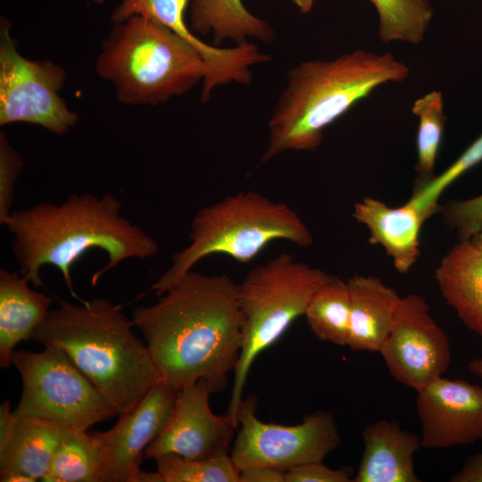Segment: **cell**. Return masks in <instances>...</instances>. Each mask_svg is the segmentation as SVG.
Instances as JSON below:
<instances>
[{"label": "cell", "mask_w": 482, "mask_h": 482, "mask_svg": "<svg viewBox=\"0 0 482 482\" xmlns=\"http://www.w3.org/2000/svg\"><path fill=\"white\" fill-rule=\"evenodd\" d=\"M144 337L161 379L174 390L207 382L228 385L243 345L237 284L226 274H185L131 320Z\"/></svg>", "instance_id": "cell-1"}, {"label": "cell", "mask_w": 482, "mask_h": 482, "mask_svg": "<svg viewBox=\"0 0 482 482\" xmlns=\"http://www.w3.org/2000/svg\"><path fill=\"white\" fill-rule=\"evenodd\" d=\"M112 193L72 194L63 202H41L12 211L4 223L12 235L11 250L20 274L35 288L43 287L40 270L54 266L73 297L71 267L91 249L104 251L106 264L91 278L95 286L107 271L129 259L145 260L158 250L157 241L122 213Z\"/></svg>", "instance_id": "cell-2"}, {"label": "cell", "mask_w": 482, "mask_h": 482, "mask_svg": "<svg viewBox=\"0 0 482 482\" xmlns=\"http://www.w3.org/2000/svg\"><path fill=\"white\" fill-rule=\"evenodd\" d=\"M409 73L393 54L364 49L293 66L269 120L261 163L289 151L315 150L327 127L377 87L402 82Z\"/></svg>", "instance_id": "cell-3"}, {"label": "cell", "mask_w": 482, "mask_h": 482, "mask_svg": "<svg viewBox=\"0 0 482 482\" xmlns=\"http://www.w3.org/2000/svg\"><path fill=\"white\" fill-rule=\"evenodd\" d=\"M57 303L31 339L62 350L119 415L132 410L161 380L132 321L106 298L81 303L58 298Z\"/></svg>", "instance_id": "cell-4"}, {"label": "cell", "mask_w": 482, "mask_h": 482, "mask_svg": "<svg viewBox=\"0 0 482 482\" xmlns=\"http://www.w3.org/2000/svg\"><path fill=\"white\" fill-rule=\"evenodd\" d=\"M96 71L112 83L119 102L158 105L191 90L209 76L201 52L164 25L133 16L114 24Z\"/></svg>", "instance_id": "cell-5"}, {"label": "cell", "mask_w": 482, "mask_h": 482, "mask_svg": "<svg viewBox=\"0 0 482 482\" xmlns=\"http://www.w3.org/2000/svg\"><path fill=\"white\" fill-rule=\"evenodd\" d=\"M189 239L151 287L157 296L209 255L221 253L247 263L276 240L302 248L314 242L312 231L292 208L253 190L228 195L201 208L192 219Z\"/></svg>", "instance_id": "cell-6"}, {"label": "cell", "mask_w": 482, "mask_h": 482, "mask_svg": "<svg viewBox=\"0 0 482 482\" xmlns=\"http://www.w3.org/2000/svg\"><path fill=\"white\" fill-rule=\"evenodd\" d=\"M329 277L324 270L283 253L252 269L237 284L243 345L227 411L237 426V411L253 362L304 315L312 295Z\"/></svg>", "instance_id": "cell-7"}, {"label": "cell", "mask_w": 482, "mask_h": 482, "mask_svg": "<svg viewBox=\"0 0 482 482\" xmlns=\"http://www.w3.org/2000/svg\"><path fill=\"white\" fill-rule=\"evenodd\" d=\"M22 381L18 415L54 420L71 428L87 430L119 415L67 354L54 346L39 353L14 351L11 359Z\"/></svg>", "instance_id": "cell-8"}, {"label": "cell", "mask_w": 482, "mask_h": 482, "mask_svg": "<svg viewBox=\"0 0 482 482\" xmlns=\"http://www.w3.org/2000/svg\"><path fill=\"white\" fill-rule=\"evenodd\" d=\"M257 400L243 399L237 415L238 432L230 457L239 470L263 466L287 471L308 462L323 461L341 444L333 414L325 410L303 416L301 423H265L256 416Z\"/></svg>", "instance_id": "cell-9"}, {"label": "cell", "mask_w": 482, "mask_h": 482, "mask_svg": "<svg viewBox=\"0 0 482 482\" xmlns=\"http://www.w3.org/2000/svg\"><path fill=\"white\" fill-rule=\"evenodd\" d=\"M11 24L0 26V125L26 122L54 135L69 132L79 120L59 92L66 72L52 61L23 57L10 34Z\"/></svg>", "instance_id": "cell-10"}, {"label": "cell", "mask_w": 482, "mask_h": 482, "mask_svg": "<svg viewBox=\"0 0 482 482\" xmlns=\"http://www.w3.org/2000/svg\"><path fill=\"white\" fill-rule=\"evenodd\" d=\"M393 378L416 392L443 377L452 360L450 339L420 295L401 297L378 352Z\"/></svg>", "instance_id": "cell-11"}, {"label": "cell", "mask_w": 482, "mask_h": 482, "mask_svg": "<svg viewBox=\"0 0 482 482\" xmlns=\"http://www.w3.org/2000/svg\"><path fill=\"white\" fill-rule=\"evenodd\" d=\"M207 382L200 379L176 391L165 424L145 451L147 459L169 454L206 459L229 454L237 424L228 412H212Z\"/></svg>", "instance_id": "cell-12"}, {"label": "cell", "mask_w": 482, "mask_h": 482, "mask_svg": "<svg viewBox=\"0 0 482 482\" xmlns=\"http://www.w3.org/2000/svg\"><path fill=\"white\" fill-rule=\"evenodd\" d=\"M416 393L422 448L482 442V386L441 377Z\"/></svg>", "instance_id": "cell-13"}, {"label": "cell", "mask_w": 482, "mask_h": 482, "mask_svg": "<svg viewBox=\"0 0 482 482\" xmlns=\"http://www.w3.org/2000/svg\"><path fill=\"white\" fill-rule=\"evenodd\" d=\"M176 390L162 379L116 424L95 432L104 464L103 482H137L143 453L158 436L172 409Z\"/></svg>", "instance_id": "cell-14"}, {"label": "cell", "mask_w": 482, "mask_h": 482, "mask_svg": "<svg viewBox=\"0 0 482 482\" xmlns=\"http://www.w3.org/2000/svg\"><path fill=\"white\" fill-rule=\"evenodd\" d=\"M74 428L38 417L18 415L9 400L0 406V481L42 480L65 436Z\"/></svg>", "instance_id": "cell-15"}, {"label": "cell", "mask_w": 482, "mask_h": 482, "mask_svg": "<svg viewBox=\"0 0 482 482\" xmlns=\"http://www.w3.org/2000/svg\"><path fill=\"white\" fill-rule=\"evenodd\" d=\"M107 0H94L103 4ZM189 0H121L113 10L111 21L120 23L133 16H141L169 28L196 47L209 66L208 81L223 86L237 80L248 63V52L243 46L220 47L200 40L186 21Z\"/></svg>", "instance_id": "cell-16"}, {"label": "cell", "mask_w": 482, "mask_h": 482, "mask_svg": "<svg viewBox=\"0 0 482 482\" xmlns=\"http://www.w3.org/2000/svg\"><path fill=\"white\" fill-rule=\"evenodd\" d=\"M354 219L364 225L369 241L379 245L393 260L396 270L408 272L420 256V234L429 216L407 201L390 207L373 197H364L353 207Z\"/></svg>", "instance_id": "cell-17"}, {"label": "cell", "mask_w": 482, "mask_h": 482, "mask_svg": "<svg viewBox=\"0 0 482 482\" xmlns=\"http://www.w3.org/2000/svg\"><path fill=\"white\" fill-rule=\"evenodd\" d=\"M363 453L353 482H420L414 455L420 435L403 429L395 420L369 423L362 432Z\"/></svg>", "instance_id": "cell-18"}, {"label": "cell", "mask_w": 482, "mask_h": 482, "mask_svg": "<svg viewBox=\"0 0 482 482\" xmlns=\"http://www.w3.org/2000/svg\"><path fill=\"white\" fill-rule=\"evenodd\" d=\"M435 278L461 322L482 337V247L459 240L442 258Z\"/></svg>", "instance_id": "cell-19"}, {"label": "cell", "mask_w": 482, "mask_h": 482, "mask_svg": "<svg viewBox=\"0 0 482 482\" xmlns=\"http://www.w3.org/2000/svg\"><path fill=\"white\" fill-rule=\"evenodd\" d=\"M350 330L347 346L353 352H379L387 337L401 296L378 277L356 274L347 281Z\"/></svg>", "instance_id": "cell-20"}, {"label": "cell", "mask_w": 482, "mask_h": 482, "mask_svg": "<svg viewBox=\"0 0 482 482\" xmlns=\"http://www.w3.org/2000/svg\"><path fill=\"white\" fill-rule=\"evenodd\" d=\"M54 299L32 289L15 271L0 269V367L8 368L14 347L31 339L46 320Z\"/></svg>", "instance_id": "cell-21"}, {"label": "cell", "mask_w": 482, "mask_h": 482, "mask_svg": "<svg viewBox=\"0 0 482 482\" xmlns=\"http://www.w3.org/2000/svg\"><path fill=\"white\" fill-rule=\"evenodd\" d=\"M190 29L195 34H212L215 46L224 40L235 45L257 39L264 43L275 40L274 29L253 14L243 0H189Z\"/></svg>", "instance_id": "cell-22"}, {"label": "cell", "mask_w": 482, "mask_h": 482, "mask_svg": "<svg viewBox=\"0 0 482 482\" xmlns=\"http://www.w3.org/2000/svg\"><path fill=\"white\" fill-rule=\"evenodd\" d=\"M350 314L347 282L330 275L312 295L304 316L318 339L337 345H347Z\"/></svg>", "instance_id": "cell-23"}, {"label": "cell", "mask_w": 482, "mask_h": 482, "mask_svg": "<svg viewBox=\"0 0 482 482\" xmlns=\"http://www.w3.org/2000/svg\"><path fill=\"white\" fill-rule=\"evenodd\" d=\"M102 453L95 434L71 429L57 447L41 481L103 482Z\"/></svg>", "instance_id": "cell-24"}, {"label": "cell", "mask_w": 482, "mask_h": 482, "mask_svg": "<svg viewBox=\"0 0 482 482\" xmlns=\"http://www.w3.org/2000/svg\"><path fill=\"white\" fill-rule=\"evenodd\" d=\"M378 13L382 42L420 44L433 17L428 0H370Z\"/></svg>", "instance_id": "cell-25"}, {"label": "cell", "mask_w": 482, "mask_h": 482, "mask_svg": "<svg viewBox=\"0 0 482 482\" xmlns=\"http://www.w3.org/2000/svg\"><path fill=\"white\" fill-rule=\"evenodd\" d=\"M412 113L418 118L417 184L435 177L434 170L446 123L443 94L431 90L413 102Z\"/></svg>", "instance_id": "cell-26"}, {"label": "cell", "mask_w": 482, "mask_h": 482, "mask_svg": "<svg viewBox=\"0 0 482 482\" xmlns=\"http://www.w3.org/2000/svg\"><path fill=\"white\" fill-rule=\"evenodd\" d=\"M154 461L163 482H240V470L230 454L206 459L169 454Z\"/></svg>", "instance_id": "cell-27"}, {"label": "cell", "mask_w": 482, "mask_h": 482, "mask_svg": "<svg viewBox=\"0 0 482 482\" xmlns=\"http://www.w3.org/2000/svg\"><path fill=\"white\" fill-rule=\"evenodd\" d=\"M482 162V135L477 138L447 169L428 181L416 185L408 201L429 217L438 212V199L445 190L462 174Z\"/></svg>", "instance_id": "cell-28"}, {"label": "cell", "mask_w": 482, "mask_h": 482, "mask_svg": "<svg viewBox=\"0 0 482 482\" xmlns=\"http://www.w3.org/2000/svg\"><path fill=\"white\" fill-rule=\"evenodd\" d=\"M24 162L4 131L0 133V224L4 225L12 213L16 181Z\"/></svg>", "instance_id": "cell-29"}, {"label": "cell", "mask_w": 482, "mask_h": 482, "mask_svg": "<svg viewBox=\"0 0 482 482\" xmlns=\"http://www.w3.org/2000/svg\"><path fill=\"white\" fill-rule=\"evenodd\" d=\"M438 212L459 240H470L482 228V194L439 206Z\"/></svg>", "instance_id": "cell-30"}, {"label": "cell", "mask_w": 482, "mask_h": 482, "mask_svg": "<svg viewBox=\"0 0 482 482\" xmlns=\"http://www.w3.org/2000/svg\"><path fill=\"white\" fill-rule=\"evenodd\" d=\"M353 468L330 469L322 461L308 462L285 471V482H351Z\"/></svg>", "instance_id": "cell-31"}, {"label": "cell", "mask_w": 482, "mask_h": 482, "mask_svg": "<svg viewBox=\"0 0 482 482\" xmlns=\"http://www.w3.org/2000/svg\"><path fill=\"white\" fill-rule=\"evenodd\" d=\"M240 482H285V471L263 466L240 470Z\"/></svg>", "instance_id": "cell-32"}, {"label": "cell", "mask_w": 482, "mask_h": 482, "mask_svg": "<svg viewBox=\"0 0 482 482\" xmlns=\"http://www.w3.org/2000/svg\"><path fill=\"white\" fill-rule=\"evenodd\" d=\"M450 481L482 482V452L470 456Z\"/></svg>", "instance_id": "cell-33"}, {"label": "cell", "mask_w": 482, "mask_h": 482, "mask_svg": "<svg viewBox=\"0 0 482 482\" xmlns=\"http://www.w3.org/2000/svg\"><path fill=\"white\" fill-rule=\"evenodd\" d=\"M137 482H163V479L157 470L153 472L140 470Z\"/></svg>", "instance_id": "cell-34"}, {"label": "cell", "mask_w": 482, "mask_h": 482, "mask_svg": "<svg viewBox=\"0 0 482 482\" xmlns=\"http://www.w3.org/2000/svg\"><path fill=\"white\" fill-rule=\"evenodd\" d=\"M469 370L482 381V357L471 360L469 363Z\"/></svg>", "instance_id": "cell-35"}, {"label": "cell", "mask_w": 482, "mask_h": 482, "mask_svg": "<svg viewBox=\"0 0 482 482\" xmlns=\"http://www.w3.org/2000/svg\"><path fill=\"white\" fill-rule=\"evenodd\" d=\"M299 10L300 12L306 13L309 12L315 0H290Z\"/></svg>", "instance_id": "cell-36"}, {"label": "cell", "mask_w": 482, "mask_h": 482, "mask_svg": "<svg viewBox=\"0 0 482 482\" xmlns=\"http://www.w3.org/2000/svg\"><path fill=\"white\" fill-rule=\"evenodd\" d=\"M474 244L482 247V228L470 239Z\"/></svg>", "instance_id": "cell-37"}]
</instances>
